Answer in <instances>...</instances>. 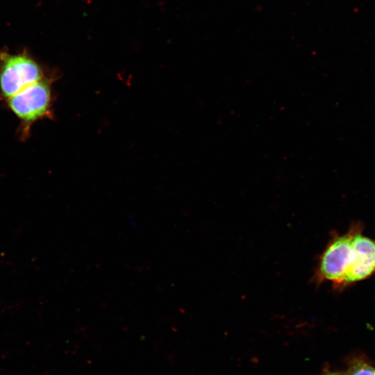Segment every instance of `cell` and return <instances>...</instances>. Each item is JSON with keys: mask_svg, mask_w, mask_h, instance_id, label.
<instances>
[{"mask_svg": "<svg viewBox=\"0 0 375 375\" xmlns=\"http://www.w3.org/2000/svg\"><path fill=\"white\" fill-rule=\"evenodd\" d=\"M324 375H342V374L340 373H337V372H329V373L325 374Z\"/></svg>", "mask_w": 375, "mask_h": 375, "instance_id": "8992f818", "label": "cell"}, {"mask_svg": "<svg viewBox=\"0 0 375 375\" xmlns=\"http://www.w3.org/2000/svg\"><path fill=\"white\" fill-rule=\"evenodd\" d=\"M44 77L40 65L26 53H0V92L8 99Z\"/></svg>", "mask_w": 375, "mask_h": 375, "instance_id": "3957f363", "label": "cell"}, {"mask_svg": "<svg viewBox=\"0 0 375 375\" xmlns=\"http://www.w3.org/2000/svg\"><path fill=\"white\" fill-rule=\"evenodd\" d=\"M348 375H375V368L362 361L353 362Z\"/></svg>", "mask_w": 375, "mask_h": 375, "instance_id": "5b68a950", "label": "cell"}, {"mask_svg": "<svg viewBox=\"0 0 375 375\" xmlns=\"http://www.w3.org/2000/svg\"><path fill=\"white\" fill-rule=\"evenodd\" d=\"M361 223L353 224L348 231L335 234L324 251L317 268V278L328 281L335 288H342L353 256V238Z\"/></svg>", "mask_w": 375, "mask_h": 375, "instance_id": "7a4b0ae2", "label": "cell"}, {"mask_svg": "<svg viewBox=\"0 0 375 375\" xmlns=\"http://www.w3.org/2000/svg\"><path fill=\"white\" fill-rule=\"evenodd\" d=\"M56 78L44 76L7 99L9 108L21 122L22 137L28 136L34 122L53 117L52 83Z\"/></svg>", "mask_w": 375, "mask_h": 375, "instance_id": "6da1fadb", "label": "cell"}, {"mask_svg": "<svg viewBox=\"0 0 375 375\" xmlns=\"http://www.w3.org/2000/svg\"><path fill=\"white\" fill-rule=\"evenodd\" d=\"M361 225L353 238V256L342 288L375 275V239L362 233Z\"/></svg>", "mask_w": 375, "mask_h": 375, "instance_id": "277c9868", "label": "cell"}]
</instances>
